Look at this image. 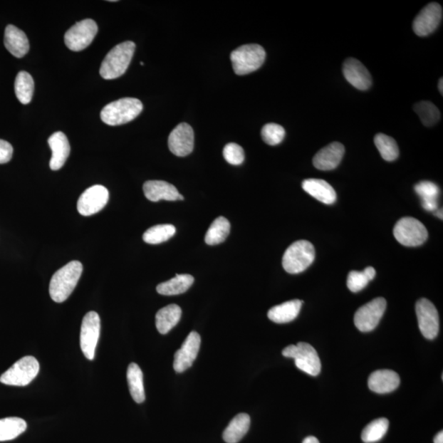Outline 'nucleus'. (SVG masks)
<instances>
[{
    "mask_svg": "<svg viewBox=\"0 0 443 443\" xmlns=\"http://www.w3.org/2000/svg\"><path fill=\"white\" fill-rule=\"evenodd\" d=\"M82 263L73 261L53 275L50 283V295L53 301L62 303L73 293L78 281L82 276Z\"/></svg>",
    "mask_w": 443,
    "mask_h": 443,
    "instance_id": "1",
    "label": "nucleus"
},
{
    "mask_svg": "<svg viewBox=\"0 0 443 443\" xmlns=\"http://www.w3.org/2000/svg\"><path fill=\"white\" fill-rule=\"evenodd\" d=\"M136 45L132 41L120 43L108 53L102 62L100 73L105 80L121 77L126 73L132 61Z\"/></svg>",
    "mask_w": 443,
    "mask_h": 443,
    "instance_id": "2",
    "label": "nucleus"
},
{
    "mask_svg": "<svg viewBox=\"0 0 443 443\" xmlns=\"http://www.w3.org/2000/svg\"><path fill=\"white\" fill-rule=\"evenodd\" d=\"M142 110V103L138 99L123 98L107 105L100 118L108 125L120 126L134 120Z\"/></svg>",
    "mask_w": 443,
    "mask_h": 443,
    "instance_id": "3",
    "label": "nucleus"
},
{
    "mask_svg": "<svg viewBox=\"0 0 443 443\" xmlns=\"http://www.w3.org/2000/svg\"><path fill=\"white\" fill-rule=\"evenodd\" d=\"M315 258L316 250L312 243L306 240L297 241L285 251L283 266L289 273H300L311 266Z\"/></svg>",
    "mask_w": 443,
    "mask_h": 443,
    "instance_id": "4",
    "label": "nucleus"
},
{
    "mask_svg": "<svg viewBox=\"0 0 443 443\" xmlns=\"http://www.w3.org/2000/svg\"><path fill=\"white\" fill-rule=\"evenodd\" d=\"M266 53L259 45L251 44L236 48L231 53V61L236 75H243L256 71L266 61Z\"/></svg>",
    "mask_w": 443,
    "mask_h": 443,
    "instance_id": "5",
    "label": "nucleus"
},
{
    "mask_svg": "<svg viewBox=\"0 0 443 443\" xmlns=\"http://www.w3.org/2000/svg\"><path fill=\"white\" fill-rule=\"evenodd\" d=\"M39 371V362L33 356H25L4 372L0 382L5 385L25 387L34 380Z\"/></svg>",
    "mask_w": 443,
    "mask_h": 443,
    "instance_id": "6",
    "label": "nucleus"
},
{
    "mask_svg": "<svg viewBox=\"0 0 443 443\" xmlns=\"http://www.w3.org/2000/svg\"><path fill=\"white\" fill-rule=\"evenodd\" d=\"M285 358H293L299 370L311 376H317L321 371V362L316 350L309 343H299L291 345L283 350Z\"/></svg>",
    "mask_w": 443,
    "mask_h": 443,
    "instance_id": "7",
    "label": "nucleus"
},
{
    "mask_svg": "<svg viewBox=\"0 0 443 443\" xmlns=\"http://www.w3.org/2000/svg\"><path fill=\"white\" fill-rule=\"evenodd\" d=\"M393 234L399 243L410 247L422 245L429 235L425 226L412 217L400 219L394 226Z\"/></svg>",
    "mask_w": 443,
    "mask_h": 443,
    "instance_id": "8",
    "label": "nucleus"
},
{
    "mask_svg": "<svg viewBox=\"0 0 443 443\" xmlns=\"http://www.w3.org/2000/svg\"><path fill=\"white\" fill-rule=\"evenodd\" d=\"M98 32V26L93 19H85L72 26L65 34L64 41L69 50L82 51L88 48Z\"/></svg>",
    "mask_w": 443,
    "mask_h": 443,
    "instance_id": "9",
    "label": "nucleus"
},
{
    "mask_svg": "<svg viewBox=\"0 0 443 443\" xmlns=\"http://www.w3.org/2000/svg\"><path fill=\"white\" fill-rule=\"evenodd\" d=\"M100 335V318L96 312L90 311L83 318L80 328V349L89 360H93Z\"/></svg>",
    "mask_w": 443,
    "mask_h": 443,
    "instance_id": "10",
    "label": "nucleus"
},
{
    "mask_svg": "<svg viewBox=\"0 0 443 443\" xmlns=\"http://www.w3.org/2000/svg\"><path fill=\"white\" fill-rule=\"evenodd\" d=\"M386 307L387 301L382 297L374 299L361 306L355 314V325L363 333L374 330L385 314Z\"/></svg>",
    "mask_w": 443,
    "mask_h": 443,
    "instance_id": "11",
    "label": "nucleus"
},
{
    "mask_svg": "<svg viewBox=\"0 0 443 443\" xmlns=\"http://www.w3.org/2000/svg\"><path fill=\"white\" fill-rule=\"evenodd\" d=\"M419 330L427 339L433 340L439 332V316L436 307L427 299H420L416 303Z\"/></svg>",
    "mask_w": 443,
    "mask_h": 443,
    "instance_id": "12",
    "label": "nucleus"
},
{
    "mask_svg": "<svg viewBox=\"0 0 443 443\" xmlns=\"http://www.w3.org/2000/svg\"><path fill=\"white\" fill-rule=\"evenodd\" d=\"M110 193L101 185L90 187L82 194L78 202V212L83 216L99 213L109 202Z\"/></svg>",
    "mask_w": 443,
    "mask_h": 443,
    "instance_id": "13",
    "label": "nucleus"
},
{
    "mask_svg": "<svg viewBox=\"0 0 443 443\" xmlns=\"http://www.w3.org/2000/svg\"><path fill=\"white\" fill-rule=\"evenodd\" d=\"M442 19V8L439 4L430 3L427 5L413 21V30L419 36H427L439 26Z\"/></svg>",
    "mask_w": 443,
    "mask_h": 443,
    "instance_id": "14",
    "label": "nucleus"
},
{
    "mask_svg": "<svg viewBox=\"0 0 443 443\" xmlns=\"http://www.w3.org/2000/svg\"><path fill=\"white\" fill-rule=\"evenodd\" d=\"M202 339L199 333L192 332L188 335L181 349L176 351L174 355V368L177 372H182L190 368L196 360Z\"/></svg>",
    "mask_w": 443,
    "mask_h": 443,
    "instance_id": "15",
    "label": "nucleus"
},
{
    "mask_svg": "<svg viewBox=\"0 0 443 443\" xmlns=\"http://www.w3.org/2000/svg\"><path fill=\"white\" fill-rule=\"evenodd\" d=\"M194 132L189 124L182 123L177 125L169 137V148L178 157H185L194 149Z\"/></svg>",
    "mask_w": 443,
    "mask_h": 443,
    "instance_id": "16",
    "label": "nucleus"
},
{
    "mask_svg": "<svg viewBox=\"0 0 443 443\" xmlns=\"http://www.w3.org/2000/svg\"><path fill=\"white\" fill-rule=\"evenodd\" d=\"M343 74L348 82L356 89L366 90L372 85L371 74L358 59L350 58L345 61Z\"/></svg>",
    "mask_w": 443,
    "mask_h": 443,
    "instance_id": "17",
    "label": "nucleus"
},
{
    "mask_svg": "<svg viewBox=\"0 0 443 443\" xmlns=\"http://www.w3.org/2000/svg\"><path fill=\"white\" fill-rule=\"evenodd\" d=\"M344 154V145L333 142L318 151L313 159V165L322 171L333 170L341 163Z\"/></svg>",
    "mask_w": 443,
    "mask_h": 443,
    "instance_id": "18",
    "label": "nucleus"
},
{
    "mask_svg": "<svg viewBox=\"0 0 443 443\" xmlns=\"http://www.w3.org/2000/svg\"><path fill=\"white\" fill-rule=\"evenodd\" d=\"M143 191L145 197L152 202L165 201L174 202L178 201L180 193L177 189L165 181H147L145 182Z\"/></svg>",
    "mask_w": 443,
    "mask_h": 443,
    "instance_id": "19",
    "label": "nucleus"
},
{
    "mask_svg": "<svg viewBox=\"0 0 443 443\" xmlns=\"http://www.w3.org/2000/svg\"><path fill=\"white\" fill-rule=\"evenodd\" d=\"M48 143L52 150L51 169L53 171L61 170L67 161L71 150L66 135L61 132L53 133L48 138Z\"/></svg>",
    "mask_w": 443,
    "mask_h": 443,
    "instance_id": "20",
    "label": "nucleus"
},
{
    "mask_svg": "<svg viewBox=\"0 0 443 443\" xmlns=\"http://www.w3.org/2000/svg\"><path fill=\"white\" fill-rule=\"evenodd\" d=\"M400 377L389 370H377L369 377L368 385L372 392L385 394L395 391L400 385Z\"/></svg>",
    "mask_w": 443,
    "mask_h": 443,
    "instance_id": "21",
    "label": "nucleus"
},
{
    "mask_svg": "<svg viewBox=\"0 0 443 443\" xmlns=\"http://www.w3.org/2000/svg\"><path fill=\"white\" fill-rule=\"evenodd\" d=\"M4 46L16 58H23L30 48L28 36L14 25H9L5 29Z\"/></svg>",
    "mask_w": 443,
    "mask_h": 443,
    "instance_id": "22",
    "label": "nucleus"
},
{
    "mask_svg": "<svg viewBox=\"0 0 443 443\" xmlns=\"http://www.w3.org/2000/svg\"><path fill=\"white\" fill-rule=\"evenodd\" d=\"M302 188L311 197L323 204H332L336 202V192L326 181L311 178L302 182Z\"/></svg>",
    "mask_w": 443,
    "mask_h": 443,
    "instance_id": "23",
    "label": "nucleus"
},
{
    "mask_svg": "<svg viewBox=\"0 0 443 443\" xmlns=\"http://www.w3.org/2000/svg\"><path fill=\"white\" fill-rule=\"evenodd\" d=\"M303 302L300 300H293L284 303L273 306L268 312L270 320L277 323H289L298 316Z\"/></svg>",
    "mask_w": 443,
    "mask_h": 443,
    "instance_id": "24",
    "label": "nucleus"
},
{
    "mask_svg": "<svg viewBox=\"0 0 443 443\" xmlns=\"http://www.w3.org/2000/svg\"><path fill=\"white\" fill-rule=\"evenodd\" d=\"M182 317V309L177 305L162 308L155 316V324L161 334H167L174 328Z\"/></svg>",
    "mask_w": 443,
    "mask_h": 443,
    "instance_id": "25",
    "label": "nucleus"
},
{
    "mask_svg": "<svg viewBox=\"0 0 443 443\" xmlns=\"http://www.w3.org/2000/svg\"><path fill=\"white\" fill-rule=\"evenodd\" d=\"M251 418L245 413L237 415L231 419L224 432V440L226 443H237L244 437L250 429Z\"/></svg>",
    "mask_w": 443,
    "mask_h": 443,
    "instance_id": "26",
    "label": "nucleus"
},
{
    "mask_svg": "<svg viewBox=\"0 0 443 443\" xmlns=\"http://www.w3.org/2000/svg\"><path fill=\"white\" fill-rule=\"evenodd\" d=\"M194 283L190 274H177L174 278L157 286L158 293L164 296H175L186 293Z\"/></svg>",
    "mask_w": 443,
    "mask_h": 443,
    "instance_id": "27",
    "label": "nucleus"
},
{
    "mask_svg": "<svg viewBox=\"0 0 443 443\" xmlns=\"http://www.w3.org/2000/svg\"><path fill=\"white\" fill-rule=\"evenodd\" d=\"M130 393L137 403L145 402L143 372L136 363L130 364L127 372Z\"/></svg>",
    "mask_w": 443,
    "mask_h": 443,
    "instance_id": "28",
    "label": "nucleus"
},
{
    "mask_svg": "<svg viewBox=\"0 0 443 443\" xmlns=\"http://www.w3.org/2000/svg\"><path fill=\"white\" fill-rule=\"evenodd\" d=\"M415 191L422 199V205L426 210L434 212L437 209L440 190L435 183L429 181L420 182L415 186Z\"/></svg>",
    "mask_w": 443,
    "mask_h": 443,
    "instance_id": "29",
    "label": "nucleus"
},
{
    "mask_svg": "<svg viewBox=\"0 0 443 443\" xmlns=\"http://www.w3.org/2000/svg\"><path fill=\"white\" fill-rule=\"evenodd\" d=\"M229 221L224 217L216 219L205 235V242L209 246L219 245L224 242L230 234Z\"/></svg>",
    "mask_w": 443,
    "mask_h": 443,
    "instance_id": "30",
    "label": "nucleus"
},
{
    "mask_svg": "<svg viewBox=\"0 0 443 443\" xmlns=\"http://www.w3.org/2000/svg\"><path fill=\"white\" fill-rule=\"evenodd\" d=\"M26 421L21 418L9 417L0 419V442L16 439L26 429Z\"/></svg>",
    "mask_w": 443,
    "mask_h": 443,
    "instance_id": "31",
    "label": "nucleus"
},
{
    "mask_svg": "<svg viewBox=\"0 0 443 443\" xmlns=\"http://www.w3.org/2000/svg\"><path fill=\"white\" fill-rule=\"evenodd\" d=\"M34 80L26 72L21 71L15 80V93L19 100L24 105L31 101L34 93Z\"/></svg>",
    "mask_w": 443,
    "mask_h": 443,
    "instance_id": "32",
    "label": "nucleus"
},
{
    "mask_svg": "<svg viewBox=\"0 0 443 443\" xmlns=\"http://www.w3.org/2000/svg\"><path fill=\"white\" fill-rule=\"evenodd\" d=\"M176 234V228L172 224H160L149 229L143 234L145 242L157 245L170 240Z\"/></svg>",
    "mask_w": 443,
    "mask_h": 443,
    "instance_id": "33",
    "label": "nucleus"
},
{
    "mask_svg": "<svg viewBox=\"0 0 443 443\" xmlns=\"http://www.w3.org/2000/svg\"><path fill=\"white\" fill-rule=\"evenodd\" d=\"M389 421L380 418L372 421L367 425L361 434V439L365 443H374L380 441L387 434Z\"/></svg>",
    "mask_w": 443,
    "mask_h": 443,
    "instance_id": "34",
    "label": "nucleus"
},
{
    "mask_svg": "<svg viewBox=\"0 0 443 443\" xmlns=\"http://www.w3.org/2000/svg\"><path fill=\"white\" fill-rule=\"evenodd\" d=\"M375 144L383 160L394 161L398 158L399 148L396 140L387 135L379 133L375 137Z\"/></svg>",
    "mask_w": 443,
    "mask_h": 443,
    "instance_id": "35",
    "label": "nucleus"
},
{
    "mask_svg": "<svg viewBox=\"0 0 443 443\" xmlns=\"http://www.w3.org/2000/svg\"><path fill=\"white\" fill-rule=\"evenodd\" d=\"M414 110L426 127H433L440 120V111L429 101H420L415 104Z\"/></svg>",
    "mask_w": 443,
    "mask_h": 443,
    "instance_id": "36",
    "label": "nucleus"
},
{
    "mask_svg": "<svg viewBox=\"0 0 443 443\" xmlns=\"http://www.w3.org/2000/svg\"><path fill=\"white\" fill-rule=\"evenodd\" d=\"M285 130L276 123H268L264 125L261 131L264 142L269 145H277L283 142L285 137Z\"/></svg>",
    "mask_w": 443,
    "mask_h": 443,
    "instance_id": "37",
    "label": "nucleus"
},
{
    "mask_svg": "<svg viewBox=\"0 0 443 443\" xmlns=\"http://www.w3.org/2000/svg\"><path fill=\"white\" fill-rule=\"evenodd\" d=\"M224 157L230 165H240L245 160L244 150L239 145L229 143L224 149Z\"/></svg>",
    "mask_w": 443,
    "mask_h": 443,
    "instance_id": "38",
    "label": "nucleus"
},
{
    "mask_svg": "<svg viewBox=\"0 0 443 443\" xmlns=\"http://www.w3.org/2000/svg\"><path fill=\"white\" fill-rule=\"evenodd\" d=\"M370 280L365 273L362 271H350L348 277V286L353 293H358L368 285Z\"/></svg>",
    "mask_w": 443,
    "mask_h": 443,
    "instance_id": "39",
    "label": "nucleus"
},
{
    "mask_svg": "<svg viewBox=\"0 0 443 443\" xmlns=\"http://www.w3.org/2000/svg\"><path fill=\"white\" fill-rule=\"evenodd\" d=\"M14 148L6 140H0V165L6 164L12 159Z\"/></svg>",
    "mask_w": 443,
    "mask_h": 443,
    "instance_id": "40",
    "label": "nucleus"
},
{
    "mask_svg": "<svg viewBox=\"0 0 443 443\" xmlns=\"http://www.w3.org/2000/svg\"><path fill=\"white\" fill-rule=\"evenodd\" d=\"M363 272L365 273L367 278H368L370 281L375 278L376 271L375 269L372 267H367L366 269H365Z\"/></svg>",
    "mask_w": 443,
    "mask_h": 443,
    "instance_id": "41",
    "label": "nucleus"
},
{
    "mask_svg": "<svg viewBox=\"0 0 443 443\" xmlns=\"http://www.w3.org/2000/svg\"><path fill=\"white\" fill-rule=\"evenodd\" d=\"M303 443H320V442H318L316 437L310 436L305 439Z\"/></svg>",
    "mask_w": 443,
    "mask_h": 443,
    "instance_id": "42",
    "label": "nucleus"
},
{
    "mask_svg": "<svg viewBox=\"0 0 443 443\" xmlns=\"http://www.w3.org/2000/svg\"><path fill=\"white\" fill-rule=\"evenodd\" d=\"M434 443H443V432H439L434 437Z\"/></svg>",
    "mask_w": 443,
    "mask_h": 443,
    "instance_id": "43",
    "label": "nucleus"
},
{
    "mask_svg": "<svg viewBox=\"0 0 443 443\" xmlns=\"http://www.w3.org/2000/svg\"><path fill=\"white\" fill-rule=\"evenodd\" d=\"M442 85H443V82H442V78H441L439 80V90L441 93V94L443 93V88H442Z\"/></svg>",
    "mask_w": 443,
    "mask_h": 443,
    "instance_id": "44",
    "label": "nucleus"
},
{
    "mask_svg": "<svg viewBox=\"0 0 443 443\" xmlns=\"http://www.w3.org/2000/svg\"><path fill=\"white\" fill-rule=\"evenodd\" d=\"M437 217H439V218H441V219H442V209H441V212H440V210H439V212H437Z\"/></svg>",
    "mask_w": 443,
    "mask_h": 443,
    "instance_id": "45",
    "label": "nucleus"
},
{
    "mask_svg": "<svg viewBox=\"0 0 443 443\" xmlns=\"http://www.w3.org/2000/svg\"><path fill=\"white\" fill-rule=\"evenodd\" d=\"M140 65H142V66H143L144 63L143 62H140Z\"/></svg>",
    "mask_w": 443,
    "mask_h": 443,
    "instance_id": "46",
    "label": "nucleus"
}]
</instances>
